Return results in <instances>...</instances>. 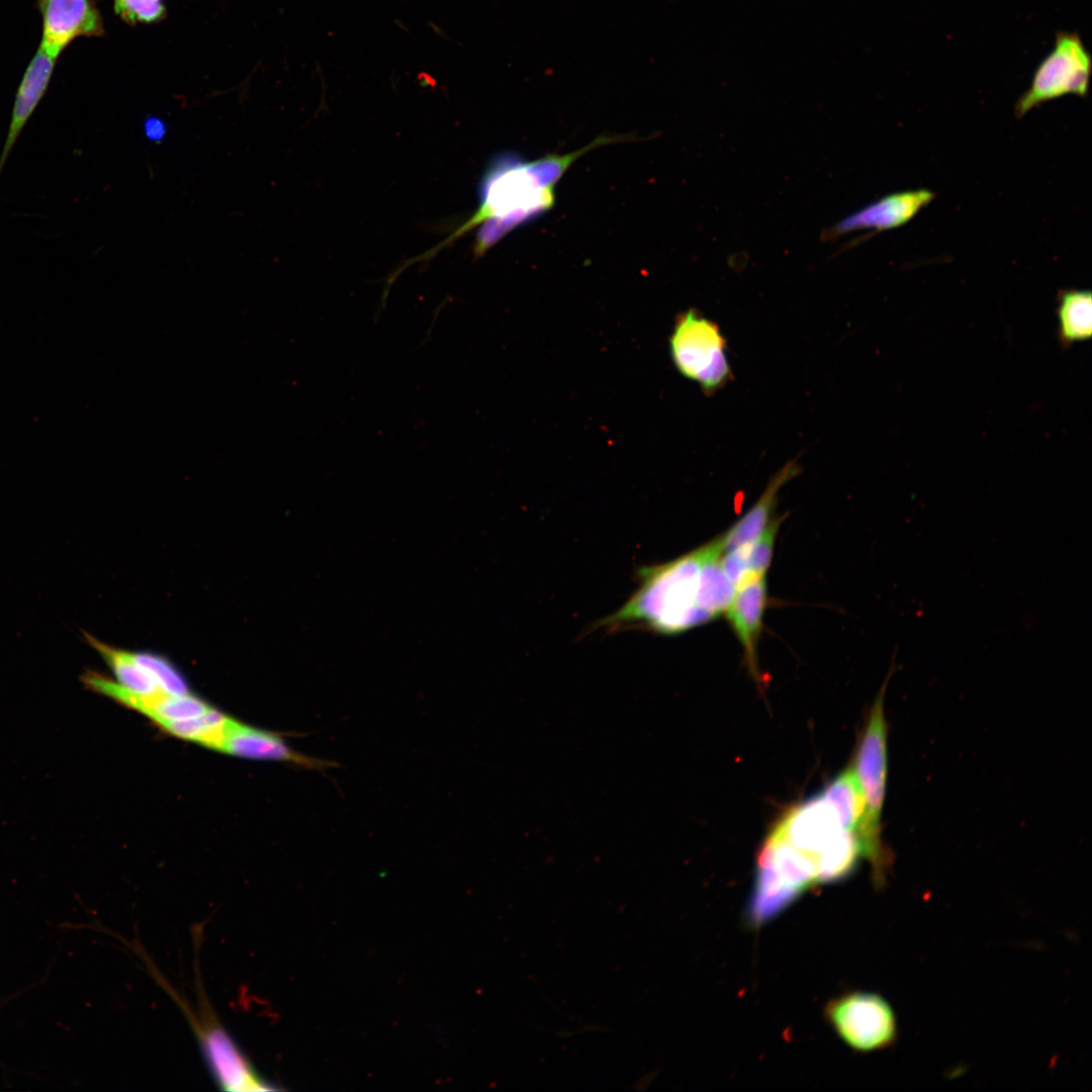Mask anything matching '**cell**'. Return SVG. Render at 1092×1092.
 <instances>
[{"label":"cell","mask_w":1092,"mask_h":1092,"mask_svg":"<svg viewBox=\"0 0 1092 1092\" xmlns=\"http://www.w3.org/2000/svg\"><path fill=\"white\" fill-rule=\"evenodd\" d=\"M132 655L136 662L151 674L162 692L175 696L190 693L184 676L164 656L151 652H132Z\"/></svg>","instance_id":"ffe728a7"},{"label":"cell","mask_w":1092,"mask_h":1092,"mask_svg":"<svg viewBox=\"0 0 1092 1092\" xmlns=\"http://www.w3.org/2000/svg\"><path fill=\"white\" fill-rule=\"evenodd\" d=\"M168 992L178 1002L190 1021L198 1039L202 1057L218 1087L225 1091H271L276 1087L263 1078L236 1041L212 1014L202 994L200 1017H196L171 989Z\"/></svg>","instance_id":"8992f818"},{"label":"cell","mask_w":1092,"mask_h":1092,"mask_svg":"<svg viewBox=\"0 0 1092 1092\" xmlns=\"http://www.w3.org/2000/svg\"><path fill=\"white\" fill-rule=\"evenodd\" d=\"M727 342L719 326L695 309L679 314L670 337V353L677 370L713 394L732 377Z\"/></svg>","instance_id":"277c9868"},{"label":"cell","mask_w":1092,"mask_h":1092,"mask_svg":"<svg viewBox=\"0 0 1092 1092\" xmlns=\"http://www.w3.org/2000/svg\"><path fill=\"white\" fill-rule=\"evenodd\" d=\"M86 642L102 657L114 674L115 681L128 691L154 696L162 692L151 674L136 662L132 652L113 647L83 631Z\"/></svg>","instance_id":"2e32d148"},{"label":"cell","mask_w":1092,"mask_h":1092,"mask_svg":"<svg viewBox=\"0 0 1092 1092\" xmlns=\"http://www.w3.org/2000/svg\"><path fill=\"white\" fill-rule=\"evenodd\" d=\"M57 61V58L37 48L23 73L15 94L7 135L0 155V176L21 131L49 88Z\"/></svg>","instance_id":"4fadbf2b"},{"label":"cell","mask_w":1092,"mask_h":1092,"mask_svg":"<svg viewBox=\"0 0 1092 1092\" xmlns=\"http://www.w3.org/2000/svg\"><path fill=\"white\" fill-rule=\"evenodd\" d=\"M476 211L444 242L422 257L437 254L480 223L489 220L495 232L507 236L516 228L540 216L554 204L553 188L542 186L531 162L517 155L496 156L488 165L478 188Z\"/></svg>","instance_id":"7a4b0ae2"},{"label":"cell","mask_w":1092,"mask_h":1092,"mask_svg":"<svg viewBox=\"0 0 1092 1092\" xmlns=\"http://www.w3.org/2000/svg\"><path fill=\"white\" fill-rule=\"evenodd\" d=\"M934 197L935 193L928 189L888 194L840 219L825 232L824 238L833 240L856 231L876 234L897 229L909 222Z\"/></svg>","instance_id":"30bf717a"},{"label":"cell","mask_w":1092,"mask_h":1092,"mask_svg":"<svg viewBox=\"0 0 1092 1092\" xmlns=\"http://www.w3.org/2000/svg\"><path fill=\"white\" fill-rule=\"evenodd\" d=\"M41 16L38 48L54 58L81 36H100L103 22L95 0H36Z\"/></svg>","instance_id":"9c48e42d"},{"label":"cell","mask_w":1092,"mask_h":1092,"mask_svg":"<svg viewBox=\"0 0 1092 1092\" xmlns=\"http://www.w3.org/2000/svg\"><path fill=\"white\" fill-rule=\"evenodd\" d=\"M775 828L814 863L817 879L822 853L844 829L837 812L822 794L794 807Z\"/></svg>","instance_id":"ba28073f"},{"label":"cell","mask_w":1092,"mask_h":1092,"mask_svg":"<svg viewBox=\"0 0 1092 1092\" xmlns=\"http://www.w3.org/2000/svg\"><path fill=\"white\" fill-rule=\"evenodd\" d=\"M767 606L766 577L749 579L736 588L727 608V621L740 642L745 663L756 680L761 678L758 668L757 646L760 638L764 612Z\"/></svg>","instance_id":"7c38bea8"},{"label":"cell","mask_w":1092,"mask_h":1092,"mask_svg":"<svg viewBox=\"0 0 1092 1092\" xmlns=\"http://www.w3.org/2000/svg\"><path fill=\"white\" fill-rule=\"evenodd\" d=\"M219 751L245 758L289 762L320 771L339 766V763L333 760L311 757L293 750L280 734L248 726L235 719L232 720Z\"/></svg>","instance_id":"8fae6325"},{"label":"cell","mask_w":1092,"mask_h":1092,"mask_svg":"<svg viewBox=\"0 0 1092 1092\" xmlns=\"http://www.w3.org/2000/svg\"><path fill=\"white\" fill-rule=\"evenodd\" d=\"M824 1014L839 1038L855 1052L881 1051L897 1039L896 1014L879 994L861 991L842 994L826 1004Z\"/></svg>","instance_id":"52a82bcc"},{"label":"cell","mask_w":1092,"mask_h":1092,"mask_svg":"<svg viewBox=\"0 0 1092 1092\" xmlns=\"http://www.w3.org/2000/svg\"><path fill=\"white\" fill-rule=\"evenodd\" d=\"M891 667L859 739L853 766L864 799V816L856 832L861 855L872 868L874 885L882 888L892 864V856L882 841V811L887 780V723L884 700Z\"/></svg>","instance_id":"3957f363"},{"label":"cell","mask_w":1092,"mask_h":1092,"mask_svg":"<svg viewBox=\"0 0 1092 1092\" xmlns=\"http://www.w3.org/2000/svg\"><path fill=\"white\" fill-rule=\"evenodd\" d=\"M799 472V464L791 460L775 473L755 504L720 535L724 552L752 542L763 533L771 522L781 488Z\"/></svg>","instance_id":"5bb4252c"},{"label":"cell","mask_w":1092,"mask_h":1092,"mask_svg":"<svg viewBox=\"0 0 1092 1092\" xmlns=\"http://www.w3.org/2000/svg\"><path fill=\"white\" fill-rule=\"evenodd\" d=\"M143 131L149 141L160 143L166 135L167 127L161 118L150 117L144 121Z\"/></svg>","instance_id":"7402d4cb"},{"label":"cell","mask_w":1092,"mask_h":1092,"mask_svg":"<svg viewBox=\"0 0 1092 1092\" xmlns=\"http://www.w3.org/2000/svg\"><path fill=\"white\" fill-rule=\"evenodd\" d=\"M1059 340L1063 346L1089 339L1092 334V296L1089 290L1065 289L1058 293Z\"/></svg>","instance_id":"e0dca14e"},{"label":"cell","mask_w":1092,"mask_h":1092,"mask_svg":"<svg viewBox=\"0 0 1092 1092\" xmlns=\"http://www.w3.org/2000/svg\"><path fill=\"white\" fill-rule=\"evenodd\" d=\"M821 794L837 812L842 828L856 835L864 816V799L853 766L832 780Z\"/></svg>","instance_id":"d6986e66"},{"label":"cell","mask_w":1092,"mask_h":1092,"mask_svg":"<svg viewBox=\"0 0 1092 1092\" xmlns=\"http://www.w3.org/2000/svg\"><path fill=\"white\" fill-rule=\"evenodd\" d=\"M116 13L126 22L151 23L164 15L163 0H114Z\"/></svg>","instance_id":"44dd1931"},{"label":"cell","mask_w":1092,"mask_h":1092,"mask_svg":"<svg viewBox=\"0 0 1092 1092\" xmlns=\"http://www.w3.org/2000/svg\"><path fill=\"white\" fill-rule=\"evenodd\" d=\"M1092 73V57L1078 32L1059 31L1054 47L1036 67L1028 88L1014 106L1017 118L1034 107L1074 94L1086 97Z\"/></svg>","instance_id":"5b68a950"},{"label":"cell","mask_w":1092,"mask_h":1092,"mask_svg":"<svg viewBox=\"0 0 1092 1092\" xmlns=\"http://www.w3.org/2000/svg\"><path fill=\"white\" fill-rule=\"evenodd\" d=\"M232 720L211 707L199 716L166 721L159 727L172 736L219 751Z\"/></svg>","instance_id":"ac0fdd59"},{"label":"cell","mask_w":1092,"mask_h":1092,"mask_svg":"<svg viewBox=\"0 0 1092 1092\" xmlns=\"http://www.w3.org/2000/svg\"><path fill=\"white\" fill-rule=\"evenodd\" d=\"M784 517L775 518L763 533L752 542L738 546L722 554L724 572L736 586L763 576L772 560L778 532Z\"/></svg>","instance_id":"9a60e30c"},{"label":"cell","mask_w":1092,"mask_h":1092,"mask_svg":"<svg viewBox=\"0 0 1092 1092\" xmlns=\"http://www.w3.org/2000/svg\"><path fill=\"white\" fill-rule=\"evenodd\" d=\"M705 552L703 544L667 562L640 567L636 590L596 628L612 632L636 628L670 636L713 621L699 606Z\"/></svg>","instance_id":"6da1fadb"}]
</instances>
